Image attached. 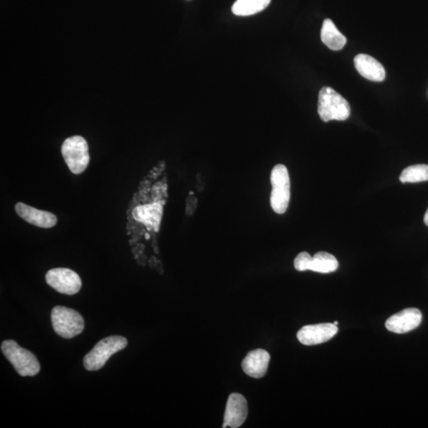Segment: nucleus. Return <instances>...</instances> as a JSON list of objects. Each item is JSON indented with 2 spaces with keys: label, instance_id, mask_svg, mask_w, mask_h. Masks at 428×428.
<instances>
[{
  "label": "nucleus",
  "instance_id": "nucleus-1",
  "mask_svg": "<svg viewBox=\"0 0 428 428\" xmlns=\"http://www.w3.org/2000/svg\"><path fill=\"white\" fill-rule=\"evenodd\" d=\"M1 350L6 359L22 377H33L40 371V363L36 356L28 350L19 346L16 341H4Z\"/></svg>",
  "mask_w": 428,
  "mask_h": 428
},
{
  "label": "nucleus",
  "instance_id": "nucleus-2",
  "mask_svg": "<svg viewBox=\"0 0 428 428\" xmlns=\"http://www.w3.org/2000/svg\"><path fill=\"white\" fill-rule=\"evenodd\" d=\"M128 341L120 335L108 336L102 340L84 357L83 365L88 371H96L105 366L107 360L126 347Z\"/></svg>",
  "mask_w": 428,
  "mask_h": 428
},
{
  "label": "nucleus",
  "instance_id": "nucleus-3",
  "mask_svg": "<svg viewBox=\"0 0 428 428\" xmlns=\"http://www.w3.org/2000/svg\"><path fill=\"white\" fill-rule=\"evenodd\" d=\"M319 114L324 122L345 121L349 118L351 108L348 102L335 90L323 87L319 93Z\"/></svg>",
  "mask_w": 428,
  "mask_h": 428
},
{
  "label": "nucleus",
  "instance_id": "nucleus-4",
  "mask_svg": "<svg viewBox=\"0 0 428 428\" xmlns=\"http://www.w3.org/2000/svg\"><path fill=\"white\" fill-rule=\"evenodd\" d=\"M272 191L271 193V208L278 214L287 211L290 199V180L287 167L278 165L271 174Z\"/></svg>",
  "mask_w": 428,
  "mask_h": 428
},
{
  "label": "nucleus",
  "instance_id": "nucleus-5",
  "mask_svg": "<svg viewBox=\"0 0 428 428\" xmlns=\"http://www.w3.org/2000/svg\"><path fill=\"white\" fill-rule=\"evenodd\" d=\"M51 321L55 333L64 339L80 335L85 326L77 311L64 307H56L52 310Z\"/></svg>",
  "mask_w": 428,
  "mask_h": 428
},
{
  "label": "nucleus",
  "instance_id": "nucleus-6",
  "mask_svg": "<svg viewBox=\"0 0 428 428\" xmlns=\"http://www.w3.org/2000/svg\"><path fill=\"white\" fill-rule=\"evenodd\" d=\"M61 153L71 172L80 174L86 170L90 162L88 145L81 136H74L64 141Z\"/></svg>",
  "mask_w": 428,
  "mask_h": 428
},
{
  "label": "nucleus",
  "instance_id": "nucleus-7",
  "mask_svg": "<svg viewBox=\"0 0 428 428\" xmlns=\"http://www.w3.org/2000/svg\"><path fill=\"white\" fill-rule=\"evenodd\" d=\"M45 280L52 288L63 295H74L81 289V278L75 271L68 268L49 270Z\"/></svg>",
  "mask_w": 428,
  "mask_h": 428
},
{
  "label": "nucleus",
  "instance_id": "nucleus-8",
  "mask_svg": "<svg viewBox=\"0 0 428 428\" xmlns=\"http://www.w3.org/2000/svg\"><path fill=\"white\" fill-rule=\"evenodd\" d=\"M338 333L334 323H323L304 326L297 333V339L304 345L313 346L326 343Z\"/></svg>",
  "mask_w": 428,
  "mask_h": 428
},
{
  "label": "nucleus",
  "instance_id": "nucleus-9",
  "mask_svg": "<svg viewBox=\"0 0 428 428\" xmlns=\"http://www.w3.org/2000/svg\"><path fill=\"white\" fill-rule=\"evenodd\" d=\"M422 321V314L417 309L410 308L393 315L386 322L390 332L404 334L417 328Z\"/></svg>",
  "mask_w": 428,
  "mask_h": 428
},
{
  "label": "nucleus",
  "instance_id": "nucleus-10",
  "mask_svg": "<svg viewBox=\"0 0 428 428\" xmlns=\"http://www.w3.org/2000/svg\"><path fill=\"white\" fill-rule=\"evenodd\" d=\"M248 416V403L243 395L232 393L227 401L223 427H241Z\"/></svg>",
  "mask_w": 428,
  "mask_h": 428
},
{
  "label": "nucleus",
  "instance_id": "nucleus-11",
  "mask_svg": "<svg viewBox=\"0 0 428 428\" xmlns=\"http://www.w3.org/2000/svg\"><path fill=\"white\" fill-rule=\"evenodd\" d=\"M16 211L18 215L25 222L39 227V228L50 229L57 223V218L54 213L39 210L23 203L16 204Z\"/></svg>",
  "mask_w": 428,
  "mask_h": 428
},
{
  "label": "nucleus",
  "instance_id": "nucleus-12",
  "mask_svg": "<svg viewBox=\"0 0 428 428\" xmlns=\"http://www.w3.org/2000/svg\"><path fill=\"white\" fill-rule=\"evenodd\" d=\"M271 356L263 349L250 352L242 362V369L251 378L261 379L268 371Z\"/></svg>",
  "mask_w": 428,
  "mask_h": 428
},
{
  "label": "nucleus",
  "instance_id": "nucleus-13",
  "mask_svg": "<svg viewBox=\"0 0 428 428\" xmlns=\"http://www.w3.org/2000/svg\"><path fill=\"white\" fill-rule=\"evenodd\" d=\"M163 210V203L161 202L142 205L133 210V217L138 222L145 225L148 230L158 232Z\"/></svg>",
  "mask_w": 428,
  "mask_h": 428
},
{
  "label": "nucleus",
  "instance_id": "nucleus-14",
  "mask_svg": "<svg viewBox=\"0 0 428 428\" xmlns=\"http://www.w3.org/2000/svg\"><path fill=\"white\" fill-rule=\"evenodd\" d=\"M355 66L358 73L366 79L375 82L385 80L386 70L375 58L367 54H359L355 57Z\"/></svg>",
  "mask_w": 428,
  "mask_h": 428
},
{
  "label": "nucleus",
  "instance_id": "nucleus-15",
  "mask_svg": "<svg viewBox=\"0 0 428 428\" xmlns=\"http://www.w3.org/2000/svg\"><path fill=\"white\" fill-rule=\"evenodd\" d=\"M321 37L326 47L335 51L342 49L347 43V38L340 33L334 23L329 18L326 19L323 23Z\"/></svg>",
  "mask_w": 428,
  "mask_h": 428
},
{
  "label": "nucleus",
  "instance_id": "nucleus-16",
  "mask_svg": "<svg viewBox=\"0 0 428 428\" xmlns=\"http://www.w3.org/2000/svg\"><path fill=\"white\" fill-rule=\"evenodd\" d=\"M271 0H237L232 11L237 16H249L257 14L268 8Z\"/></svg>",
  "mask_w": 428,
  "mask_h": 428
},
{
  "label": "nucleus",
  "instance_id": "nucleus-17",
  "mask_svg": "<svg viewBox=\"0 0 428 428\" xmlns=\"http://www.w3.org/2000/svg\"><path fill=\"white\" fill-rule=\"evenodd\" d=\"M339 263L333 255L326 251L316 253L311 262L309 271L319 273H332L338 268Z\"/></svg>",
  "mask_w": 428,
  "mask_h": 428
},
{
  "label": "nucleus",
  "instance_id": "nucleus-18",
  "mask_svg": "<svg viewBox=\"0 0 428 428\" xmlns=\"http://www.w3.org/2000/svg\"><path fill=\"white\" fill-rule=\"evenodd\" d=\"M401 183H420L428 180V165H417L408 167L402 172Z\"/></svg>",
  "mask_w": 428,
  "mask_h": 428
},
{
  "label": "nucleus",
  "instance_id": "nucleus-19",
  "mask_svg": "<svg viewBox=\"0 0 428 428\" xmlns=\"http://www.w3.org/2000/svg\"><path fill=\"white\" fill-rule=\"evenodd\" d=\"M313 257L308 252L303 251L295 259V268L298 271H309Z\"/></svg>",
  "mask_w": 428,
  "mask_h": 428
},
{
  "label": "nucleus",
  "instance_id": "nucleus-20",
  "mask_svg": "<svg viewBox=\"0 0 428 428\" xmlns=\"http://www.w3.org/2000/svg\"><path fill=\"white\" fill-rule=\"evenodd\" d=\"M424 223L426 225L428 226V209L427 210V212L425 213V215H424Z\"/></svg>",
  "mask_w": 428,
  "mask_h": 428
},
{
  "label": "nucleus",
  "instance_id": "nucleus-21",
  "mask_svg": "<svg viewBox=\"0 0 428 428\" xmlns=\"http://www.w3.org/2000/svg\"><path fill=\"white\" fill-rule=\"evenodd\" d=\"M333 323L335 324V326H337V324H338V322L335 321Z\"/></svg>",
  "mask_w": 428,
  "mask_h": 428
}]
</instances>
